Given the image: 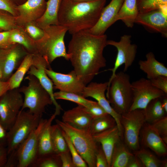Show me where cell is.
<instances>
[{
	"label": "cell",
	"instance_id": "cell-6",
	"mask_svg": "<svg viewBox=\"0 0 167 167\" xmlns=\"http://www.w3.org/2000/svg\"><path fill=\"white\" fill-rule=\"evenodd\" d=\"M68 135L71 142L88 166L96 167L95 154L98 145L88 129L74 127L58 119L55 120Z\"/></svg>",
	"mask_w": 167,
	"mask_h": 167
},
{
	"label": "cell",
	"instance_id": "cell-49",
	"mask_svg": "<svg viewBox=\"0 0 167 167\" xmlns=\"http://www.w3.org/2000/svg\"><path fill=\"white\" fill-rule=\"evenodd\" d=\"M7 158L8 154L6 148H0V167H5Z\"/></svg>",
	"mask_w": 167,
	"mask_h": 167
},
{
	"label": "cell",
	"instance_id": "cell-24",
	"mask_svg": "<svg viewBox=\"0 0 167 167\" xmlns=\"http://www.w3.org/2000/svg\"><path fill=\"white\" fill-rule=\"evenodd\" d=\"M9 42L10 44L16 43L21 45L28 54H34L38 53L35 41L20 26H17L10 30Z\"/></svg>",
	"mask_w": 167,
	"mask_h": 167
},
{
	"label": "cell",
	"instance_id": "cell-50",
	"mask_svg": "<svg viewBox=\"0 0 167 167\" xmlns=\"http://www.w3.org/2000/svg\"><path fill=\"white\" fill-rule=\"evenodd\" d=\"M9 89V86L8 81H0V97Z\"/></svg>",
	"mask_w": 167,
	"mask_h": 167
},
{
	"label": "cell",
	"instance_id": "cell-41",
	"mask_svg": "<svg viewBox=\"0 0 167 167\" xmlns=\"http://www.w3.org/2000/svg\"><path fill=\"white\" fill-rule=\"evenodd\" d=\"M161 136L163 141L167 144V117L165 116L151 124Z\"/></svg>",
	"mask_w": 167,
	"mask_h": 167
},
{
	"label": "cell",
	"instance_id": "cell-22",
	"mask_svg": "<svg viewBox=\"0 0 167 167\" xmlns=\"http://www.w3.org/2000/svg\"><path fill=\"white\" fill-rule=\"evenodd\" d=\"M92 119L85 111L84 107L78 106L65 111L62 121L78 128L88 129Z\"/></svg>",
	"mask_w": 167,
	"mask_h": 167
},
{
	"label": "cell",
	"instance_id": "cell-10",
	"mask_svg": "<svg viewBox=\"0 0 167 167\" xmlns=\"http://www.w3.org/2000/svg\"><path fill=\"white\" fill-rule=\"evenodd\" d=\"M19 88L9 89L0 97V122L8 131L23 105L24 99Z\"/></svg>",
	"mask_w": 167,
	"mask_h": 167
},
{
	"label": "cell",
	"instance_id": "cell-46",
	"mask_svg": "<svg viewBox=\"0 0 167 167\" xmlns=\"http://www.w3.org/2000/svg\"><path fill=\"white\" fill-rule=\"evenodd\" d=\"M8 143V131L0 122V148H6Z\"/></svg>",
	"mask_w": 167,
	"mask_h": 167
},
{
	"label": "cell",
	"instance_id": "cell-23",
	"mask_svg": "<svg viewBox=\"0 0 167 167\" xmlns=\"http://www.w3.org/2000/svg\"><path fill=\"white\" fill-rule=\"evenodd\" d=\"M146 59L138 62L140 69L151 79L159 76H167V68L164 64L156 59L154 54L150 52L146 55Z\"/></svg>",
	"mask_w": 167,
	"mask_h": 167
},
{
	"label": "cell",
	"instance_id": "cell-33",
	"mask_svg": "<svg viewBox=\"0 0 167 167\" xmlns=\"http://www.w3.org/2000/svg\"><path fill=\"white\" fill-rule=\"evenodd\" d=\"M30 167H62L58 154L54 152L37 157Z\"/></svg>",
	"mask_w": 167,
	"mask_h": 167
},
{
	"label": "cell",
	"instance_id": "cell-15",
	"mask_svg": "<svg viewBox=\"0 0 167 167\" xmlns=\"http://www.w3.org/2000/svg\"><path fill=\"white\" fill-rule=\"evenodd\" d=\"M45 71L52 80L55 89L60 91L82 95L86 85L79 78L74 70L67 74L57 72L51 68H46Z\"/></svg>",
	"mask_w": 167,
	"mask_h": 167
},
{
	"label": "cell",
	"instance_id": "cell-27",
	"mask_svg": "<svg viewBox=\"0 0 167 167\" xmlns=\"http://www.w3.org/2000/svg\"><path fill=\"white\" fill-rule=\"evenodd\" d=\"M139 13L137 0H124L116 18V22L121 20L127 27L132 28Z\"/></svg>",
	"mask_w": 167,
	"mask_h": 167
},
{
	"label": "cell",
	"instance_id": "cell-32",
	"mask_svg": "<svg viewBox=\"0 0 167 167\" xmlns=\"http://www.w3.org/2000/svg\"><path fill=\"white\" fill-rule=\"evenodd\" d=\"M51 142L53 152L58 154L68 150L67 143L60 126L57 124L52 125Z\"/></svg>",
	"mask_w": 167,
	"mask_h": 167
},
{
	"label": "cell",
	"instance_id": "cell-26",
	"mask_svg": "<svg viewBox=\"0 0 167 167\" xmlns=\"http://www.w3.org/2000/svg\"><path fill=\"white\" fill-rule=\"evenodd\" d=\"M62 0H48L42 16L36 21L40 28L44 29L52 25H59L58 14Z\"/></svg>",
	"mask_w": 167,
	"mask_h": 167
},
{
	"label": "cell",
	"instance_id": "cell-3",
	"mask_svg": "<svg viewBox=\"0 0 167 167\" xmlns=\"http://www.w3.org/2000/svg\"><path fill=\"white\" fill-rule=\"evenodd\" d=\"M43 29L44 36L39 41H35L38 53L49 64L58 58L62 57L69 60L64 40L67 28L58 25H50Z\"/></svg>",
	"mask_w": 167,
	"mask_h": 167
},
{
	"label": "cell",
	"instance_id": "cell-53",
	"mask_svg": "<svg viewBox=\"0 0 167 167\" xmlns=\"http://www.w3.org/2000/svg\"><path fill=\"white\" fill-rule=\"evenodd\" d=\"M167 161L166 160L162 161L161 167H167Z\"/></svg>",
	"mask_w": 167,
	"mask_h": 167
},
{
	"label": "cell",
	"instance_id": "cell-17",
	"mask_svg": "<svg viewBox=\"0 0 167 167\" xmlns=\"http://www.w3.org/2000/svg\"><path fill=\"white\" fill-rule=\"evenodd\" d=\"M166 9L162 8L144 13H139L135 23L142 25L151 32L160 33L163 37H167Z\"/></svg>",
	"mask_w": 167,
	"mask_h": 167
},
{
	"label": "cell",
	"instance_id": "cell-2",
	"mask_svg": "<svg viewBox=\"0 0 167 167\" xmlns=\"http://www.w3.org/2000/svg\"><path fill=\"white\" fill-rule=\"evenodd\" d=\"M106 0L79 2L62 0L58 14L59 25L73 35L89 30L96 24Z\"/></svg>",
	"mask_w": 167,
	"mask_h": 167
},
{
	"label": "cell",
	"instance_id": "cell-36",
	"mask_svg": "<svg viewBox=\"0 0 167 167\" xmlns=\"http://www.w3.org/2000/svg\"><path fill=\"white\" fill-rule=\"evenodd\" d=\"M137 4L139 13H144L167 5V0H137Z\"/></svg>",
	"mask_w": 167,
	"mask_h": 167
},
{
	"label": "cell",
	"instance_id": "cell-42",
	"mask_svg": "<svg viewBox=\"0 0 167 167\" xmlns=\"http://www.w3.org/2000/svg\"><path fill=\"white\" fill-rule=\"evenodd\" d=\"M95 159L96 167H109L107 157L101 146H98L95 154Z\"/></svg>",
	"mask_w": 167,
	"mask_h": 167
},
{
	"label": "cell",
	"instance_id": "cell-9",
	"mask_svg": "<svg viewBox=\"0 0 167 167\" xmlns=\"http://www.w3.org/2000/svg\"><path fill=\"white\" fill-rule=\"evenodd\" d=\"M47 120L41 118L37 127L19 146L15 153L13 167H30L35 161L37 156L39 136Z\"/></svg>",
	"mask_w": 167,
	"mask_h": 167
},
{
	"label": "cell",
	"instance_id": "cell-21",
	"mask_svg": "<svg viewBox=\"0 0 167 167\" xmlns=\"http://www.w3.org/2000/svg\"><path fill=\"white\" fill-rule=\"evenodd\" d=\"M92 136L98 143L101 144L110 167L111 156L115 145L120 139H123V136L117 126Z\"/></svg>",
	"mask_w": 167,
	"mask_h": 167
},
{
	"label": "cell",
	"instance_id": "cell-8",
	"mask_svg": "<svg viewBox=\"0 0 167 167\" xmlns=\"http://www.w3.org/2000/svg\"><path fill=\"white\" fill-rule=\"evenodd\" d=\"M146 122L144 109H136L121 115L123 141L129 149L134 152L139 149V135Z\"/></svg>",
	"mask_w": 167,
	"mask_h": 167
},
{
	"label": "cell",
	"instance_id": "cell-54",
	"mask_svg": "<svg viewBox=\"0 0 167 167\" xmlns=\"http://www.w3.org/2000/svg\"><path fill=\"white\" fill-rule=\"evenodd\" d=\"M74 1L79 2H87L95 1L96 0H71Z\"/></svg>",
	"mask_w": 167,
	"mask_h": 167
},
{
	"label": "cell",
	"instance_id": "cell-18",
	"mask_svg": "<svg viewBox=\"0 0 167 167\" xmlns=\"http://www.w3.org/2000/svg\"><path fill=\"white\" fill-rule=\"evenodd\" d=\"M45 0H27L17 6V16L15 17L17 26H22L31 22H36L44 14L46 8Z\"/></svg>",
	"mask_w": 167,
	"mask_h": 167
},
{
	"label": "cell",
	"instance_id": "cell-39",
	"mask_svg": "<svg viewBox=\"0 0 167 167\" xmlns=\"http://www.w3.org/2000/svg\"><path fill=\"white\" fill-rule=\"evenodd\" d=\"M17 26L15 17L6 11L0 10V29L9 31Z\"/></svg>",
	"mask_w": 167,
	"mask_h": 167
},
{
	"label": "cell",
	"instance_id": "cell-31",
	"mask_svg": "<svg viewBox=\"0 0 167 167\" xmlns=\"http://www.w3.org/2000/svg\"><path fill=\"white\" fill-rule=\"evenodd\" d=\"M117 126L115 120L108 114L98 118L92 119L88 131L93 136Z\"/></svg>",
	"mask_w": 167,
	"mask_h": 167
},
{
	"label": "cell",
	"instance_id": "cell-55",
	"mask_svg": "<svg viewBox=\"0 0 167 167\" xmlns=\"http://www.w3.org/2000/svg\"><path fill=\"white\" fill-rule=\"evenodd\" d=\"M3 76L2 72L0 69V80L2 79Z\"/></svg>",
	"mask_w": 167,
	"mask_h": 167
},
{
	"label": "cell",
	"instance_id": "cell-13",
	"mask_svg": "<svg viewBox=\"0 0 167 167\" xmlns=\"http://www.w3.org/2000/svg\"><path fill=\"white\" fill-rule=\"evenodd\" d=\"M28 54L24 47L18 44L0 48V69L3 74L0 81H7Z\"/></svg>",
	"mask_w": 167,
	"mask_h": 167
},
{
	"label": "cell",
	"instance_id": "cell-25",
	"mask_svg": "<svg viewBox=\"0 0 167 167\" xmlns=\"http://www.w3.org/2000/svg\"><path fill=\"white\" fill-rule=\"evenodd\" d=\"M56 116L54 113L47 119L40 134L37 157L54 152L51 142V130L52 122Z\"/></svg>",
	"mask_w": 167,
	"mask_h": 167
},
{
	"label": "cell",
	"instance_id": "cell-5",
	"mask_svg": "<svg viewBox=\"0 0 167 167\" xmlns=\"http://www.w3.org/2000/svg\"><path fill=\"white\" fill-rule=\"evenodd\" d=\"M106 98L111 106L121 115L129 111L133 93L130 76L123 71L116 73L107 90Z\"/></svg>",
	"mask_w": 167,
	"mask_h": 167
},
{
	"label": "cell",
	"instance_id": "cell-43",
	"mask_svg": "<svg viewBox=\"0 0 167 167\" xmlns=\"http://www.w3.org/2000/svg\"><path fill=\"white\" fill-rule=\"evenodd\" d=\"M150 80L154 86L167 94V76H159Z\"/></svg>",
	"mask_w": 167,
	"mask_h": 167
},
{
	"label": "cell",
	"instance_id": "cell-51",
	"mask_svg": "<svg viewBox=\"0 0 167 167\" xmlns=\"http://www.w3.org/2000/svg\"><path fill=\"white\" fill-rule=\"evenodd\" d=\"M161 105L162 108L167 113V95L161 98Z\"/></svg>",
	"mask_w": 167,
	"mask_h": 167
},
{
	"label": "cell",
	"instance_id": "cell-48",
	"mask_svg": "<svg viewBox=\"0 0 167 167\" xmlns=\"http://www.w3.org/2000/svg\"><path fill=\"white\" fill-rule=\"evenodd\" d=\"M126 167H144L140 160L134 154L131 157Z\"/></svg>",
	"mask_w": 167,
	"mask_h": 167
},
{
	"label": "cell",
	"instance_id": "cell-19",
	"mask_svg": "<svg viewBox=\"0 0 167 167\" xmlns=\"http://www.w3.org/2000/svg\"><path fill=\"white\" fill-rule=\"evenodd\" d=\"M124 0H111L101 11L99 19L92 28L86 30L92 34H105L107 29L116 22L115 19Z\"/></svg>",
	"mask_w": 167,
	"mask_h": 167
},
{
	"label": "cell",
	"instance_id": "cell-56",
	"mask_svg": "<svg viewBox=\"0 0 167 167\" xmlns=\"http://www.w3.org/2000/svg\"><path fill=\"white\" fill-rule=\"evenodd\" d=\"M2 31H3V30H2L0 29V32Z\"/></svg>",
	"mask_w": 167,
	"mask_h": 167
},
{
	"label": "cell",
	"instance_id": "cell-16",
	"mask_svg": "<svg viewBox=\"0 0 167 167\" xmlns=\"http://www.w3.org/2000/svg\"><path fill=\"white\" fill-rule=\"evenodd\" d=\"M108 86V82L100 83L91 82L85 86L82 96L85 98L91 97L95 99L107 113L115 120L117 126L123 135L122 129L120 123L121 115L113 109L105 94Z\"/></svg>",
	"mask_w": 167,
	"mask_h": 167
},
{
	"label": "cell",
	"instance_id": "cell-35",
	"mask_svg": "<svg viewBox=\"0 0 167 167\" xmlns=\"http://www.w3.org/2000/svg\"><path fill=\"white\" fill-rule=\"evenodd\" d=\"M54 96L56 100H64L75 102L79 105L87 107L95 101L87 99L82 95L77 94L59 91L54 92Z\"/></svg>",
	"mask_w": 167,
	"mask_h": 167
},
{
	"label": "cell",
	"instance_id": "cell-30",
	"mask_svg": "<svg viewBox=\"0 0 167 167\" xmlns=\"http://www.w3.org/2000/svg\"><path fill=\"white\" fill-rule=\"evenodd\" d=\"M144 110L146 122L150 124L165 116L167 113L162 107L161 98L152 100Z\"/></svg>",
	"mask_w": 167,
	"mask_h": 167
},
{
	"label": "cell",
	"instance_id": "cell-28",
	"mask_svg": "<svg viewBox=\"0 0 167 167\" xmlns=\"http://www.w3.org/2000/svg\"><path fill=\"white\" fill-rule=\"evenodd\" d=\"M133 155L123 139H120L114 146L111 158L110 167H126L129 159Z\"/></svg>",
	"mask_w": 167,
	"mask_h": 167
},
{
	"label": "cell",
	"instance_id": "cell-40",
	"mask_svg": "<svg viewBox=\"0 0 167 167\" xmlns=\"http://www.w3.org/2000/svg\"><path fill=\"white\" fill-rule=\"evenodd\" d=\"M85 111L92 119L105 116L108 114L97 101L87 107H84Z\"/></svg>",
	"mask_w": 167,
	"mask_h": 167
},
{
	"label": "cell",
	"instance_id": "cell-4",
	"mask_svg": "<svg viewBox=\"0 0 167 167\" xmlns=\"http://www.w3.org/2000/svg\"><path fill=\"white\" fill-rule=\"evenodd\" d=\"M41 116L20 110L13 125L8 131L6 147L8 158L6 166L12 164L15 152L19 146L38 126Z\"/></svg>",
	"mask_w": 167,
	"mask_h": 167
},
{
	"label": "cell",
	"instance_id": "cell-29",
	"mask_svg": "<svg viewBox=\"0 0 167 167\" xmlns=\"http://www.w3.org/2000/svg\"><path fill=\"white\" fill-rule=\"evenodd\" d=\"M33 64V54H28L24 58L15 73L7 81L10 89L19 88L26 72Z\"/></svg>",
	"mask_w": 167,
	"mask_h": 167
},
{
	"label": "cell",
	"instance_id": "cell-20",
	"mask_svg": "<svg viewBox=\"0 0 167 167\" xmlns=\"http://www.w3.org/2000/svg\"><path fill=\"white\" fill-rule=\"evenodd\" d=\"M142 144L160 156H165L167 147L151 124L145 122L140 133Z\"/></svg>",
	"mask_w": 167,
	"mask_h": 167
},
{
	"label": "cell",
	"instance_id": "cell-45",
	"mask_svg": "<svg viewBox=\"0 0 167 167\" xmlns=\"http://www.w3.org/2000/svg\"><path fill=\"white\" fill-rule=\"evenodd\" d=\"M62 167H75L69 150L58 154Z\"/></svg>",
	"mask_w": 167,
	"mask_h": 167
},
{
	"label": "cell",
	"instance_id": "cell-7",
	"mask_svg": "<svg viewBox=\"0 0 167 167\" xmlns=\"http://www.w3.org/2000/svg\"><path fill=\"white\" fill-rule=\"evenodd\" d=\"M25 78L28 80V85L19 88L24 96L21 110L28 108L31 113L42 117L46 107L53 104L52 100L35 76L29 75Z\"/></svg>",
	"mask_w": 167,
	"mask_h": 167
},
{
	"label": "cell",
	"instance_id": "cell-11",
	"mask_svg": "<svg viewBox=\"0 0 167 167\" xmlns=\"http://www.w3.org/2000/svg\"><path fill=\"white\" fill-rule=\"evenodd\" d=\"M131 36L126 34L121 37L119 41L112 40H107V45L113 46L117 50V54L113 67L109 69L112 71V73L108 82L107 89L118 68L122 65H124L123 71L126 72L131 66L135 60L137 52V46L135 44L131 43Z\"/></svg>",
	"mask_w": 167,
	"mask_h": 167
},
{
	"label": "cell",
	"instance_id": "cell-47",
	"mask_svg": "<svg viewBox=\"0 0 167 167\" xmlns=\"http://www.w3.org/2000/svg\"><path fill=\"white\" fill-rule=\"evenodd\" d=\"M10 30L0 32V48L6 47L10 45L9 42Z\"/></svg>",
	"mask_w": 167,
	"mask_h": 167
},
{
	"label": "cell",
	"instance_id": "cell-38",
	"mask_svg": "<svg viewBox=\"0 0 167 167\" xmlns=\"http://www.w3.org/2000/svg\"><path fill=\"white\" fill-rule=\"evenodd\" d=\"M20 27L35 41L41 39L45 34L44 30L38 26L36 22H28Z\"/></svg>",
	"mask_w": 167,
	"mask_h": 167
},
{
	"label": "cell",
	"instance_id": "cell-14",
	"mask_svg": "<svg viewBox=\"0 0 167 167\" xmlns=\"http://www.w3.org/2000/svg\"><path fill=\"white\" fill-rule=\"evenodd\" d=\"M46 68H51L46 60L38 53L33 54V64L28 71V74L35 76L49 95L55 107L54 113L57 116L60 114L62 109L54 97L53 83L46 73Z\"/></svg>",
	"mask_w": 167,
	"mask_h": 167
},
{
	"label": "cell",
	"instance_id": "cell-12",
	"mask_svg": "<svg viewBox=\"0 0 167 167\" xmlns=\"http://www.w3.org/2000/svg\"><path fill=\"white\" fill-rule=\"evenodd\" d=\"M133 99L129 111L136 109H144L152 100L166 94L154 86L150 79L142 78L131 83Z\"/></svg>",
	"mask_w": 167,
	"mask_h": 167
},
{
	"label": "cell",
	"instance_id": "cell-44",
	"mask_svg": "<svg viewBox=\"0 0 167 167\" xmlns=\"http://www.w3.org/2000/svg\"><path fill=\"white\" fill-rule=\"evenodd\" d=\"M16 7L10 0H0V10L6 11L15 17L18 14Z\"/></svg>",
	"mask_w": 167,
	"mask_h": 167
},
{
	"label": "cell",
	"instance_id": "cell-1",
	"mask_svg": "<svg viewBox=\"0 0 167 167\" xmlns=\"http://www.w3.org/2000/svg\"><path fill=\"white\" fill-rule=\"evenodd\" d=\"M72 35L68 46L69 60L78 77L86 85L106 66L103 51L107 45V36L93 35L86 30Z\"/></svg>",
	"mask_w": 167,
	"mask_h": 167
},
{
	"label": "cell",
	"instance_id": "cell-34",
	"mask_svg": "<svg viewBox=\"0 0 167 167\" xmlns=\"http://www.w3.org/2000/svg\"><path fill=\"white\" fill-rule=\"evenodd\" d=\"M134 153L144 167H161L162 161L148 150L143 148Z\"/></svg>",
	"mask_w": 167,
	"mask_h": 167
},
{
	"label": "cell",
	"instance_id": "cell-37",
	"mask_svg": "<svg viewBox=\"0 0 167 167\" xmlns=\"http://www.w3.org/2000/svg\"><path fill=\"white\" fill-rule=\"evenodd\" d=\"M62 134L66 141L68 150L75 167H88L86 162L79 153L69 136L62 129Z\"/></svg>",
	"mask_w": 167,
	"mask_h": 167
},
{
	"label": "cell",
	"instance_id": "cell-52",
	"mask_svg": "<svg viewBox=\"0 0 167 167\" xmlns=\"http://www.w3.org/2000/svg\"><path fill=\"white\" fill-rule=\"evenodd\" d=\"M12 3L16 6L22 4L27 0H10Z\"/></svg>",
	"mask_w": 167,
	"mask_h": 167
}]
</instances>
